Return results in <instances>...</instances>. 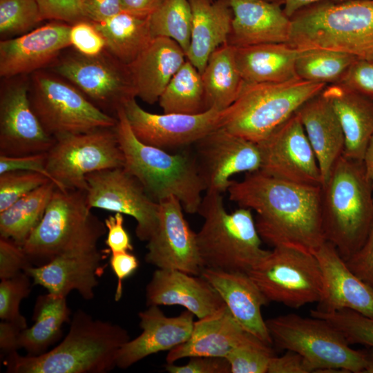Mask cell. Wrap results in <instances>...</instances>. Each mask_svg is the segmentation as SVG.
<instances>
[{"instance_id":"cell-13","label":"cell","mask_w":373,"mask_h":373,"mask_svg":"<svg viewBox=\"0 0 373 373\" xmlns=\"http://www.w3.org/2000/svg\"><path fill=\"white\" fill-rule=\"evenodd\" d=\"M51 70L76 86L97 108L116 117L136 91L128 66L105 49L95 56L77 51L56 59Z\"/></svg>"},{"instance_id":"cell-26","label":"cell","mask_w":373,"mask_h":373,"mask_svg":"<svg viewBox=\"0 0 373 373\" xmlns=\"http://www.w3.org/2000/svg\"><path fill=\"white\" fill-rule=\"evenodd\" d=\"M232 11L228 44L242 47L262 44H287L291 19L281 3L267 0H227Z\"/></svg>"},{"instance_id":"cell-50","label":"cell","mask_w":373,"mask_h":373,"mask_svg":"<svg viewBox=\"0 0 373 373\" xmlns=\"http://www.w3.org/2000/svg\"><path fill=\"white\" fill-rule=\"evenodd\" d=\"M11 171H28L38 173L55 183L47 169V152L21 156L0 155V174Z\"/></svg>"},{"instance_id":"cell-12","label":"cell","mask_w":373,"mask_h":373,"mask_svg":"<svg viewBox=\"0 0 373 373\" xmlns=\"http://www.w3.org/2000/svg\"><path fill=\"white\" fill-rule=\"evenodd\" d=\"M269 302L300 308L318 303L322 276L314 254L296 248L278 246L249 273Z\"/></svg>"},{"instance_id":"cell-21","label":"cell","mask_w":373,"mask_h":373,"mask_svg":"<svg viewBox=\"0 0 373 373\" xmlns=\"http://www.w3.org/2000/svg\"><path fill=\"white\" fill-rule=\"evenodd\" d=\"M314 254L322 276V293L316 309H351L373 318V289L349 269L335 246L325 241Z\"/></svg>"},{"instance_id":"cell-38","label":"cell","mask_w":373,"mask_h":373,"mask_svg":"<svg viewBox=\"0 0 373 373\" xmlns=\"http://www.w3.org/2000/svg\"><path fill=\"white\" fill-rule=\"evenodd\" d=\"M354 56L326 49L300 50L295 70L298 77L325 84L338 83L350 65Z\"/></svg>"},{"instance_id":"cell-7","label":"cell","mask_w":373,"mask_h":373,"mask_svg":"<svg viewBox=\"0 0 373 373\" xmlns=\"http://www.w3.org/2000/svg\"><path fill=\"white\" fill-rule=\"evenodd\" d=\"M106 231L104 222L88 207L86 191L57 187L41 220L22 247L32 264L38 266L61 254L97 249Z\"/></svg>"},{"instance_id":"cell-60","label":"cell","mask_w":373,"mask_h":373,"mask_svg":"<svg viewBox=\"0 0 373 373\" xmlns=\"http://www.w3.org/2000/svg\"><path fill=\"white\" fill-rule=\"evenodd\" d=\"M364 352L365 355V365L363 373H373V348Z\"/></svg>"},{"instance_id":"cell-35","label":"cell","mask_w":373,"mask_h":373,"mask_svg":"<svg viewBox=\"0 0 373 373\" xmlns=\"http://www.w3.org/2000/svg\"><path fill=\"white\" fill-rule=\"evenodd\" d=\"M70 314L66 297L50 293L39 296L34 307V324L20 333L21 349L30 356L47 352L61 337L64 325L70 322Z\"/></svg>"},{"instance_id":"cell-23","label":"cell","mask_w":373,"mask_h":373,"mask_svg":"<svg viewBox=\"0 0 373 373\" xmlns=\"http://www.w3.org/2000/svg\"><path fill=\"white\" fill-rule=\"evenodd\" d=\"M145 296L147 306H182L198 319L225 304L203 276L173 269L157 268L146 287Z\"/></svg>"},{"instance_id":"cell-58","label":"cell","mask_w":373,"mask_h":373,"mask_svg":"<svg viewBox=\"0 0 373 373\" xmlns=\"http://www.w3.org/2000/svg\"><path fill=\"white\" fill-rule=\"evenodd\" d=\"M328 1H343L348 0H283V10L286 15L291 18L296 12L307 6Z\"/></svg>"},{"instance_id":"cell-37","label":"cell","mask_w":373,"mask_h":373,"mask_svg":"<svg viewBox=\"0 0 373 373\" xmlns=\"http://www.w3.org/2000/svg\"><path fill=\"white\" fill-rule=\"evenodd\" d=\"M158 102L164 113L194 115L207 110L201 73L188 59L171 78Z\"/></svg>"},{"instance_id":"cell-16","label":"cell","mask_w":373,"mask_h":373,"mask_svg":"<svg viewBox=\"0 0 373 373\" xmlns=\"http://www.w3.org/2000/svg\"><path fill=\"white\" fill-rule=\"evenodd\" d=\"M257 144L261 172L294 183L322 186L317 157L296 112Z\"/></svg>"},{"instance_id":"cell-61","label":"cell","mask_w":373,"mask_h":373,"mask_svg":"<svg viewBox=\"0 0 373 373\" xmlns=\"http://www.w3.org/2000/svg\"><path fill=\"white\" fill-rule=\"evenodd\" d=\"M272 2H278L283 4V0H267Z\"/></svg>"},{"instance_id":"cell-3","label":"cell","mask_w":373,"mask_h":373,"mask_svg":"<svg viewBox=\"0 0 373 373\" xmlns=\"http://www.w3.org/2000/svg\"><path fill=\"white\" fill-rule=\"evenodd\" d=\"M115 126L123 153V167L141 183L155 202L173 196L185 212L198 213L205 186L190 147L171 153L146 144L133 133L123 107L116 113Z\"/></svg>"},{"instance_id":"cell-33","label":"cell","mask_w":373,"mask_h":373,"mask_svg":"<svg viewBox=\"0 0 373 373\" xmlns=\"http://www.w3.org/2000/svg\"><path fill=\"white\" fill-rule=\"evenodd\" d=\"M149 17L122 11L104 21L93 23L104 39L105 50L128 66L153 39Z\"/></svg>"},{"instance_id":"cell-9","label":"cell","mask_w":373,"mask_h":373,"mask_svg":"<svg viewBox=\"0 0 373 373\" xmlns=\"http://www.w3.org/2000/svg\"><path fill=\"white\" fill-rule=\"evenodd\" d=\"M265 321L273 343L303 356L314 367V372L326 368L363 372L365 352L352 348L342 333L327 321L288 314Z\"/></svg>"},{"instance_id":"cell-11","label":"cell","mask_w":373,"mask_h":373,"mask_svg":"<svg viewBox=\"0 0 373 373\" xmlns=\"http://www.w3.org/2000/svg\"><path fill=\"white\" fill-rule=\"evenodd\" d=\"M124 162L115 126L58 137L47 151L48 171L63 190L86 192L87 175Z\"/></svg>"},{"instance_id":"cell-52","label":"cell","mask_w":373,"mask_h":373,"mask_svg":"<svg viewBox=\"0 0 373 373\" xmlns=\"http://www.w3.org/2000/svg\"><path fill=\"white\" fill-rule=\"evenodd\" d=\"M107 230V237L105 240L108 251L111 253L131 251L133 246L131 237L124 227V215L115 213L104 220Z\"/></svg>"},{"instance_id":"cell-59","label":"cell","mask_w":373,"mask_h":373,"mask_svg":"<svg viewBox=\"0 0 373 373\" xmlns=\"http://www.w3.org/2000/svg\"><path fill=\"white\" fill-rule=\"evenodd\" d=\"M363 162L373 188V136L367 146Z\"/></svg>"},{"instance_id":"cell-40","label":"cell","mask_w":373,"mask_h":373,"mask_svg":"<svg viewBox=\"0 0 373 373\" xmlns=\"http://www.w3.org/2000/svg\"><path fill=\"white\" fill-rule=\"evenodd\" d=\"M310 315L321 318L339 330L351 344H360L373 348V318L351 309L322 312L316 309Z\"/></svg>"},{"instance_id":"cell-39","label":"cell","mask_w":373,"mask_h":373,"mask_svg":"<svg viewBox=\"0 0 373 373\" xmlns=\"http://www.w3.org/2000/svg\"><path fill=\"white\" fill-rule=\"evenodd\" d=\"M153 37L175 41L187 52L191 40L192 12L189 0H162L149 17Z\"/></svg>"},{"instance_id":"cell-6","label":"cell","mask_w":373,"mask_h":373,"mask_svg":"<svg viewBox=\"0 0 373 373\" xmlns=\"http://www.w3.org/2000/svg\"><path fill=\"white\" fill-rule=\"evenodd\" d=\"M198 213L204 218L196 233L203 268L248 274L269 253L262 247L251 209L229 213L221 193L206 192Z\"/></svg>"},{"instance_id":"cell-54","label":"cell","mask_w":373,"mask_h":373,"mask_svg":"<svg viewBox=\"0 0 373 373\" xmlns=\"http://www.w3.org/2000/svg\"><path fill=\"white\" fill-rule=\"evenodd\" d=\"M110 266L117 278L115 300L118 301L122 295V282L138 268L139 260L131 251L111 253Z\"/></svg>"},{"instance_id":"cell-14","label":"cell","mask_w":373,"mask_h":373,"mask_svg":"<svg viewBox=\"0 0 373 373\" xmlns=\"http://www.w3.org/2000/svg\"><path fill=\"white\" fill-rule=\"evenodd\" d=\"M88 207L133 217L135 233L148 241L155 233L159 220V203L146 193L141 183L124 167L106 169L86 176Z\"/></svg>"},{"instance_id":"cell-22","label":"cell","mask_w":373,"mask_h":373,"mask_svg":"<svg viewBox=\"0 0 373 373\" xmlns=\"http://www.w3.org/2000/svg\"><path fill=\"white\" fill-rule=\"evenodd\" d=\"M138 314L142 333L120 348L117 367L127 369L145 357L162 351H170L186 342L193 331L194 315L184 310L169 317L159 306H148Z\"/></svg>"},{"instance_id":"cell-10","label":"cell","mask_w":373,"mask_h":373,"mask_svg":"<svg viewBox=\"0 0 373 373\" xmlns=\"http://www.w3.org/2000/svg\"><path fill=\"white\" fill-rule=\"evenodd\" d=\"M30 84L31 107L45 131L55 139L117 124L116 117L100 110L76 86L55 73L37 70Z\"/></svg>"},{"instance_id":"cell-42","label":"cell","mask_w":373,"mask_h":373,"mask_svg":"<svg viewBox=\"0 0 373 373\" xmlns=\"http://www.w3.org/2000/svg\"><path fill=\"white\" fill-rule=\"evenodd\" d=\"M30 277L24 271L16 276L1 280L0 318L8 321L21 330L28 327L26 318L20 313L19 307L23 299L31 291Z\"/></svg>"},{"instance_id":"cell-45","label":"cell","mask_w":373,"mask_h":373,"mask_svg":"<svg viewBox=\"0 0 373 373\" xmlns=\"http://www.w3.org/2000/svg\"><path fill=\"white\" fill-rule=\"evenodd\" d=\"M70 45L78 52L86 56H95L105 49V41L93 23L82 20L70 26Z\"/></svg>"},{"instance_id":"cell-4","label":"cell","mask_w":373,"mask_h":373,"mask_svg":"<svg viewBox=\"0 0 373 373\" xmlns=\"http://www.w3.org/2000/svg\"><path fill=\"white\" fill-rule=\"evenodd\" d=\"M326 241L345 260L364 243L373 225V188L363 161L341 155L322 185Z\"/></svg>"},{"instance_id":"cell-51","label":"cell","mask_w":373,"mask_h":373,"mask_svg":"<svg viewBox=\"0 0 373 373\" xmlns=\"http://www.w3.org/2000/svg\"><path fill=\"white\" fill-rule=\"evenodd\" d=\"M164 368L169 373H231L225 357L192 356L183 365L167 363Z\"/></svg>"},{"instance_id":"cell-53","label":"cell","mask_w":373,"mask_h":373,"mask_svg":"<svg viewBox=\"0 0 373 373\" xmlns=\"http://www.w3.org/2000/svg\"><path fill=\"white\" fill-rule=\"evenodd\" d=\"M314 370V367L303 356L286 350L283 355L271 358L267 373H311Z\"/></svg>"},{"instance_id":"cell-8","label":"cell","mask_w":373,"mask_h":373,"mask_svg":"<svg viewBox=\"0 0 373 373\" xmlns=\"http://www.w3.org/2000/svg\"><path fill=\"white\" fill-rule=\"evenodd\" d=\"M326 86L299 77L279 83L245 82L237 99L225 109L222 127L258 143Z\"/></svg>"},{"instance_id":"cell-1","label":"cell","mask_w":373,"mask_h":373,"mask_svg":"<svg viewBox=\"0 0 373 373\" xmlns=\"http://www.w3.org/2000/svg\"><path fill=\"white\" fill-rule=\"evenodd\" d=\"M322 186L294 183L260 171L247 173L228 189L239 207L254 211L266 244L314 253L326 241L322 224Z\"/></svg>"},{"instance_id":"cell-25","label":"cell","mask_w":373,"mask_h":373,"mask_svg":"<svg viewBox=\"0 0 373 373\" xmlns=\"http://www.w3.org/2000/svg\"><path fill=\"white\" fill-rule=\"evenodd\" d=\"M203 276L219 294L238 323L249 333L271 345L261 308L269 301L247 273L202 268Z\"/></svg>"},{"instance_id":"cell-31","label":"cell","mask_w":373,"mask_h":373,"mask_svg":"<svg viewBox=\"0 0 373 373\" xmlns=\"http://www.w3.org/2000/svg\"><path fill=\"white\" fill-rule=\"evenodd\" d=\"M192 12L186 57L201 73L211 55L228 42L233 14L227 0H189Z\"/></svg>"},{"instance_id":"cell-24","label":"cell","mask_w":373,"mask_h":373,"mask_svg":"<svg viewBox=\"0 0 373 373\" xmlns=\"http://www.w3.org/2000/svg\"><path fill=\"white\" fill-rule=\"evenodd\" d=\"M103 254L97 249L57 256L48 262L30 266L26 272L33 285L43 287L48 292L66 297L76 290L85 300L94 298L97 277L102 273Z\"/></svg>"},{"instance_id":"cell-20","label":"cell","mask_w":373,"mask_h":373,"mask_svg":"<svg viewBox=\"0 0 373 373\" xmlns=\"http://www.w3.org/2000/svg\"><path fill=\"white\" fill-rule=\"evenodd\" d=\"M70 25L50 23L18 37L0 42V76L10 79L35 73L52 64L71 46Z\"/></svg>"},{"instance_id":"cell-34","label":"cell","mask_w":373,"mask_h":373,"mask_svg":"<svg viewBox=\"0 0 373 373\" xmlns=\"http://www.w3.org/2000/svg\"><path fill=\"white\" fill-rule=\"evenodd\" d=\"M207 110L224 111L238 97L245 83L238 69L235 48L228 43L209 57L201 73Z\"/></svg>"},{"instance_id":"cell-15","label":"cell","mask_w":373,"mask_h":373,"mask_svg":"<svg viewBox=\"0 0 373 373\" xmlns=\"http://www.w3.org/2000/svg\"><path fill=\"white\" fill-rule=\"evenodd\" d=\"M123 108L139 140L167 151L191 147L209 133L222 127L225 111L211 108L194 115L156 114L143 109L135 97L128 99Z\"/></svg>"},{"instance_id":"cell-41","label":"cell","mask_w":373,"mask_h":373,"mask_svg":"<svg viewBox=\"0 0 373 373\" xmlns=\"http://www.w3.org/2000/svg\"><path fill=\"white\" fill-rule=\"evenodd\" d=\"M43 21L37 0H0L1 36L21 34Z\"/></svg>"},{"instance_id":"cell-2","label":"cell","mask_w":373,"mask_h":373,"mask_svg":"<svg viewBox=\"0 0 373 373\" xmlns=\"http://www.w3.org/2000/svg\"><path fill=\"white\" fill-rule=\"evenodd\" d=\"M55 347L37 356L12 352L4 361L9 373H105L117 367V354L131 338L117 324L95 319L78 309Z\"/></svg>"},{"instance_id":"cell-29","label":"cell","mask_w":373,"mask_h":373,"mask_svg":"<svg viewBox=\"0 0 373 373\" xmlns=\"http://www.w3.org/2000/svg\"><path fill=\"white\" fill-rule=\"evenodd\" d=\"M296 113L317 157L323 185L343 154L345 136L342 126L323 91L304 103Z\"/></svg>"},{"instance_id":"cell-55","label":"cell","mask_w":373,"mask_h":373,"mask_svg":"<svg viewBox=\"0 0 373 373\" xmlns=\"http://www.w3.org/2000/svg\"><path fill=\"white\" fill-rule=\"evenodd\" d=\"M86 20L94 23L104 21L123 11L120 0H81Z\"/></svg>"},{"instance_id":"cell-27","label":"cell","mask_w":373,"mask_h":373,"mask_svg":"<svg viewBox=\"0 0 373 373\" xmlns=\"http://www.w3.org/2000/svg\"><path fill=\"white\" fill-rule=\"evenodd\" d=\"M256 336L247 332L224 304L216 312L194 322L189 338L169 351L167 363L192 356L226 357L238 345Z\"/></svg>"},{"instance_id":"cell-17","label":"cell","mask_w":373,"mask_h":373,"mask_svg":"<svg viewBox=\"0 0 373 373\" xmlns=\"http://www.w3.org/2000/svg\"><path fill=\"white\" fill-rule=\"evenodd\" d=\"M193 151L206 192L222 194L231 177L259 171L261 155L257 143L218 128L197 141Z\"/></svg>"},{"instance_id":"cell-48","label":"cell","mask_w":373,"mask_h":373,"mask_svg":"<svg viewBox=\"0 0 373 373\" xmlns=\"http://www.w3.org/2000/svg\"><path fill=\"white\" fill-rule=\"evenodd\" d=\"M44 19H55L74 24L86 20L81 0H37Z\"/></svg>"},{"instance_id":"cell-56","label":"cell","mask_w":373,"mask_h":373,"mask_svg":"<svg viewBox=\"0 0 373 373\" xmlns=\"http://www.w3.org/2000/svg\"><path fill=\"white\" fill-rule=\"evenodd\" d=\"M21 329L8 321L0 323V350L1 354L8 356L20 350L19 336Z\"/></svg>"},{"instance_id":"cell-57","label":"cell","mask_w":373,"mask_h":373,"mask_svg":"<svg viewBox=\"0 0 373 373\" xmlns=\"http://www.w3.org/2000/svg\"><path fill=\"white\" fill-rule=\"evenodd\" d=\"M123 11L133 14L150 16L162 0H120Z\"/></svg>"},{"instance_id":"cell-46","label":"cell","mask_w":373,"mask_h":373,"mask_svg":"<svg viewBox=\"0 0 373 373\" xmlns=\"http://www.w3.org/2000/svg\"><path fill=\"white\" fill-rule=\"evenodd\" d=\"M32 265L21 246L0 237L1 280L10 278Z\"/></svg>"},{"instance_id":"cell-28","label":"cell","mask_w":373,"mask_h":373,"mask_svg":"<svg viewBox=\"0 0 373 373\" xmlns=\"http://www.w3.org/2000/svg\"><path fill=\"white\" fill-rule=\"evenodd\" d=\"M186 53L175 41L153 37L128 65L136 96L149 104L158 102L166 86L186 61Z\"/></svg>"},{"instance_id":"cell-19","label":"cell","mask_w":373,"mask_h":373,"mask_svg":"<svg viewBox=\"0 0 373 373\" xmlns=\"http://www.w3.org/2000/svg\"><path fill=\"white\" fill-rule=\"evenodd\" d=\"M183 211L175 197L159 202L158 224L147 241L145 261L157 268L200 276L203 267L196 233L191 229Z\"/></svg>"},{"instance_id":"cell-49","label":"cell","mask_w":373,"mask_h":373,"mask_svg":"<svg viewBox=\"0 0 373 373\" xmlns=\"http://www.w3.org/2000/svg\"><path fill=\"white\" fill-rule=\"evenodd\" d=\"M345 262L360 280L373 289V225L364 243Z\"/></svg>"},{"instance_id":"cell-32","label":"cell","mask_w":373,"mask_h":373,"mask_svg":"<svg viewBox=\"0 0 373 373\" xmlns=\"http://www.w3.org/2000/svg\"><path fill=\"white\" fill-rule=\"evenodd\" d=\"M234 48L238 69L246 83H279L298 77L295 64L300 50L287 44H262Z\"/></svg>"},{"instance_id":"cell-36","label":"cell","mask_w":373,"mask_h":373,"mask_svg":"<svg viewBox=\"0 0 373 373\" xmlns=\"http://www.w3.org/2000/svg\"><path fill=\"white\" fill-rule=\"evenodd\" d=\"M57 187L50 181L0 212V237L22 247L41 220Z\"/></svg>"},{"instance_id":"cell-30","label":"cell","mask_w":373,"mask_h":373,"mask_svg":"<svg viewBox=\"0 0 373 373\" xmlns=\"http://www.w3.org/2000/svg\"><path fill=\"white\" fill-rule=\"evenodd\" d=\"M332 106L345 136L343 155L363 161L373 136V99L334 83L323 90Z\"/></svg>"},{"instance_id":"cell-5","label":"cell","mask_w":373,"mask_h":373,"mask_svg":"<svg viewBox=\"0 0 373 373\" xmlns=\"http://www.w3.org/2000/svg\"><path fill=\"white\" fill-rule=\"evenodd\" d=\"M287 44L296 49H326L373 59V0L323 1L291 18Z\"/></svg>"},{"instance_id":"cell-18","label":"cell","mask_w":373,"mask_h":373,"mask_svg":"<svg viewBox=\"0 0 373 373\" xmlns=\"http://www.w3.org/2000/svg\"><path fill=\"white\" fill-rule=\"evenodd\" d=\"M1 87L0 94V155L21 156L47 152L55 139L44 128L33 111L30 82L15 77Z\"/></svg>"},{"instance_id":"cell-44","label":"cell","mask_w":373,"mask_h":373,"mask_svg":"<svg viewBox=\"0 0 373 373\" xmlns=\"http://www.w3.org/2000/svg\"><path fill=\"white\" fill-rule=\"evenodd\" d=\"M50 180L38 173L11 171L0 174V212Z\"/></svg>"},{"instance_id":"cell-43","label":"cell","mask_w":373,"mask_h":373,"mask_svg":"<svg viewBox=\"0 0 373 373\" xmlns=\"http://www.w3.org/2000/svg\"><path fill=\"white\" fill-rule=\"evenodd\" d=\"M274 356L271 345L254 337L234 347L225 358L229 363L231 373H267Z\"/></svg>"},{"instance_id":"cell-47","label":"cell","mask_w":373,"mask_h":373,"mask_svg":"<svg viewBox=\"0 0 373 373\" xmlns=\"http://www.w3.org/2000/svg\"><path fill=\"white\" fill-rule=\"evenodd\" d=\"M338 83L373 99V59H356Z\"/></svg>"}]
</instances>
